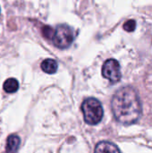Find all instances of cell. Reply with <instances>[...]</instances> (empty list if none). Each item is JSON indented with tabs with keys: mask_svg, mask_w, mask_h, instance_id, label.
Here are the masks:
<instances>
[{
	"mask_svg": "<svg viewBox=\"0 0 152 153\" xmlns=\"http://www.w3.org/2000/svg\"><path fill=\"white\" fill-rule=\"evenodd\" d=\"M95 152H120V150L112 143L100 142L95 148Z\"/></svg>",
	"mask_w": 152,
	"mask_h": 153,
	"instance_id": "cell-6",
	"label": "cell"
},
{
	"mask_svg": "<svg viewBox=\"0 0 152 153\" xmlns=\"http://www.w3.org/2000/svg\"><path fill=\"white\" fill-rule=\"evenodd\" d=\"M113 115L123 125H133L142 117V104L137 91L131 86L119 89L111 100Z\"/></svg>",
	"mask_w": 152,
	"mask_h": 153,
	"instance_id": "cell-1",
	"label": "cell"
},
{
	"mask_svg": "<svg viewBox=\"0 0 152 153\" xmlns=\"http://www.w3.org/2000/svg\"><path fill=\"white\" fill-rule=\"evenodd\" d=\"M41 30H42V35L46 39H52V38L54 36V33H55V30L50 26H43Z\"/></svg>",
	"mask_w": 152,
	"mask_h": 153,
	"instance_id": "cell-9",
	"label": "cell"
},
{
	"mask_svg": "<svg viewBox=\"0 0 152 153\" xmlns=\"http://www.w3.org/2000/svg\"><path fill=\"white\" fill-rule=\"evenodd\" d=\"M40 66H41V69H42L43 72H45L47 74H55L57 71V68H58V65H57L56 61L54 60V59H51V58L45 59L41 63Z\"/></svg>",
	"mask_w": 152,
	"mask_h": 153,
	"instance_id": "cell-7",
	"label": "cell"
},
{
	"mask_svg": "<svg viewBox=\"0 0 152 153\" xmlns=\"http://www.w3.org/2000/svg\"><path fill=\"white\" fill-rule=\"evenodd\" d=\"M82 111L84 121L90 126L98 125L102 120L104 115L101 103L94 98H89L83 101L82 104Z\"/></svg>",
	"mask_w": 152,
	"mask_h": 153,
	"instance_id": "cell-2",
	"label": "cell"
},
{
	"mask_svg": "<svg viewBox=\"0 0 152 153\" xmlns=\"http://www.w3.org/2000/svg\"><path fill=\"white\" fill-rule=\"evenodd\" d=\"M73 38V29L66 24H61L56 29L52 40L56 48L65 49L72 45Z\"/></svg>",
	"mask_w": 152,
	"mask_h": 153,
	"instance_id": "cell-3",
	"label": "cell"
},
{
	"mask_svg": "<svg viewBox=\"0 0 152 153\" xmlns=\"http://www.w3.org/2000/svg\"><path fill=\"white\" fill-rule=\"evenodd\" d=\"M135 28H136V22L134 20H128L124 24V30L128 32L133 31L135 30Z\"/></svg>",
	"mask_w": 152,
	"mask_h": 153,
	"instance_id": "cell-10",
	"label": "cell"
},
{
	"mask_svg": "<svg viewBox=\"0 0 152 153\" xmlns=\"http://www.w3.org/2000/svg\"><path fill=\"white\" fill-rule=\"evenodd\" d=\"M21 143V139L16 134H11L8 136L6 141L5 152H15L18 151V148Z\"/></svg>",
	"mask_w": 152,
	"mask_h": 153,
	"instance_id": "cell-5",
	"label": "cell"
},
{
	"mask_svg": "<svg viewBox=\"0 0 152 153\" xmlns=\"http://www.w3.org/2000/svg\"><path fill=\"white\" fill-rule=\"evenodd\" d=\"M4 90L5 92L7 93H14L15 91H17L18 88H19V83L17 82V80L13 79V78H10L7 79L4 83Z\"/></svg>",
	"mask_w": 152,
	"mask_h": 153,
	"instance_id": "cell-8",
	"label": "cell"
},
{
	"mask_svg": "<svg viewBox=\"0 0 152 153\" xmlns=\"http://www.w3.org/2000/svg\"><path fill=\"white\" fill-rule=\"evenodd\" d=\"M103 77L109 80L111 83H116L121 80L120 65L116 59L107 60L102 67Z\"/></svg>",
	"mask_w": 152,
	"mask_h": 153,
	"instance_id": "cell-4",
	"label": "cell"
}]
</instances>
